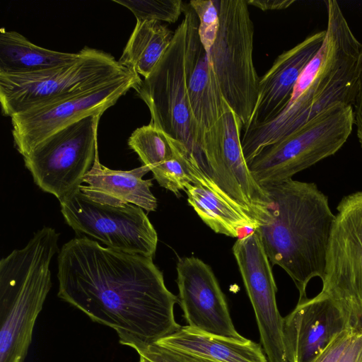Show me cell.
<instances>
[{
	"mask_svg": "<svg viewBox=\"0 0 362 362\" xmlns=\"http://www.w3.org/2000/svg\"><path fill=\"white\" fill-rule=\"evenodd\" d=\"M57 277L58 297L115 330L122 345L136 351L181 327L174 317L180 299L151 257L76 237L59 252Z\"/></svg>",
	"mask_w": 362,
	"mask_h": 362,
	"instance_id": "cell-1",
	"label": "cell"
},
{
	"mask_svg": "<svg viewBox=\"0 0 362 362\" xmlns=\"http://www.w3.org/2000/svg\"><path fill=\"white\" fill-rule=\"evenodd\" d=\"M327 24L324 41L299 76L291 98L273 120L244 132L249 163L263 148L285 138L336 103L353 105L357 93L362 44L335 0L325 1Z\"/></svg>",
	"mask_w": 362,
	"mask_h": 362,
	"instance_id": "cell-2",
	"label": "cell"
},
{
	"mask_svg": "<svg viewBox=\"0 0 362 362\" xmlns=\"http://www.w3.org/2000/svg\"><path fill=\"white\" fill-rule=\"evenodd\" d=\"M272 202L269 223L259 228L272 264L281 267L299 292L315 277L323 279L335 214L328 197L314 182L292 178L263 187Z\"/></svg>",
	"mask_w": 362,
	"mask_h": 362,
	"instance_id": "cell-3",
	"label": "cell"
},
{
	"mask_svg": "<svg viewBox=\"0 0 362 362\" xmlns=\"http://www.w3.org/2000/svg\"><path fill=\"white\" fill-rule=\"evenodd\" d=\"M59 233L43 227L0 261V362H24L35 321L51 286Z\"/></svg>",
	"mask_w": 362,
	"mask_h": 362,
	"instance_id": "cell-4",
	"label": "cell"
},
{
	"mask_svg": "<svg viewBox=\"0 0 362 362\" xmlns=\"http://www.w3.org/2000/svg\"><path fill=\"white\" fill-rule=\"evenodd\" d=\"M173 41L149 76L136 90L148 106L151 122L182 146L192 166L209 180L201 130L193 116L187 88V4Z\"/></svg>",
	"mask_w": 362,
	"mask_h": 362,
	"instance_id": "cell-5",
	"label": "cell"
},
{
	"mask_svg": "<svg viewBox=\"0 0 362 362\" xmlns=\"http://www.w3.org/2000/svg\"><path fill=\"white\" fill-rule=\"evenodd\" d=\"M220 25L207 54L221 94L240 119L245 131L258 97V76L253 63L254 25L245 0H216Z\"/></svg>",
	"mask_w": 362,
	"mask_h": 362,
	"instance_id": "cell-6",
	"label": "cell"
},
{
	"mask_svg": "<svg viewBox=\"0 0 362 362\" xmlns=\"http://www.w3.org/2000/svg\"><path fill=\"white\" fill-rule=\"evenodd\" d=\"M353 125V107L336 103L263 148L248 163L250 170L262 187L291 179L335 154L347 141Z\"/></svg>",
	"mask_w": 362,
	"mask_h": 362,
	"instance_id": "cell-7",
	"label": "cell"
},
{
	"mask_svg": "<svg viewBox=\"0 0 362 362\" xmlns=\"http://www.w3.org/2000/svg\"><path fill=\"white\" fill-rule=\"evenodd\" d=\"M75 62L30 74H0L2 114L12 117L30 109L103 84L124 73L110 54L84 47Z\"/></svg>",
	"mask_w": 362,
	"mask_h": 362,
	"instance_id": "cell-8",
	"label": "cell"
},
{
	"mask_svg": "<svg viewBox=\"0 0 362 362\" xmlns=\"http://www.w3.org/2000/svg\"><path fill=\"white\" fill-rule=\"evenodd\" d=\"M79 186L59 201L66 222L80 237L115 250L153 257L158 235L142 208L97 202Z\"/></svg>",
	"mask_w": 362,
	"mask_h": 362,
	"instance_id": "cell-9",
	"label": "cell"
},
{
	"mask_svg": "<svg viewBox=\"0 0 362 362\" xmlns=\"http://www.w3.org/2000/svg\"><path fill=\"white\" fill-rule=\"evenodd\" d=\"M321 292L344 311L354 328L362 327V190L337 206Z\"/></svg>",
	"mask_w": 362,
	"mask_h": 362,
	"instance_id": "cell-10",
	"label": "cell"
},
{
	"mask_svg": "<svg viewBox=\"0 0 362 362\" xmlns=\"http://www.w3.org/2000/svg\"><path fill=\"white\" fill-rule=\"evenodd\" d=\"M94 114L60 129L23 156L35 184L59 200L76 189L96 156L98 122Z\"/></svg>",
	"mask_w": 362,
	"mask_h": 362,
	"instance_id": "cell-11",
	"label": "cell"
},
{
	"mask_svg": "<svg viewBox=\"0 0 362 362\" xmlns=\"http://www.w3.org/2000/svg\"><path fill=\"white\" fill-rule=\"evenodd\" d=\"M142 80L139 74L126 73L94 88L12 116L14 144L23 156L60 129L94 114H103Z\"/></svg>",
	"mask_w": 362,
	"mask_h": 362,
	"instance_id": "cell-12",
	"label": "cell"
},
{
	"mask_svg": "<svg viewBox=\"0 0 362 362\" xmlns=\"http://www.w3.org/2000/svg\"><path fill=\"white\" fill-rule=\"evenodd\" d=\"M233 253L255 311L268 362H288L284 344V317L276 304L277 288L259 228L237 239Z\"/></svg>",
	"mask_w": 362,
	"mask_h": 362,
	"instance_id": "cell-13",
	"label": "cell"
},
{
	"mask_svg": "<svg viewBox=\"0 0 362 362\" xmlns=\"http://www.w3.org/2000/svg\"><path fill=\"white\" fill-rule=\"evenodd\" d=\"M189 28L187 40V88L193 116L201 130L203 151L209 170H215L220 143V119L228 104L224 100L207 54L199 37V20L187 4Z\"/></svg>",
	"mask_w": 362,
	"mask_h": 362,
	"instance_id": "cell-14",
	"label": "cell"
},
{
	"mask_svg": "<svg viewBox=\"0 0 362 362\" xmlns=\"http://www.w3.org/2000/svg\"><path fill=\"white\" fill-rule=\"evenodd\" d=\"M180 306L188 325L209 334L243 339L235 329L228 304L212 269L194 257L177 263Z\"/></svg>",
	"mask_w": 362,
	"mask_h": 362,
	"instance_id": "cell-15",
	"label": "cell"
},
{
	"mask_svg": "<svg viewBox=\"0 0 362 362\" xmlns=\"http://www.w3.org/2000/svg\"><path fill=\"white\" fill-rule=\"evenodd\" d=\"M354 328L341 308L327 294L298 300L284 317L288 362H312L340 333Z\"/></svg>",
	"mask_w": 362,
	"mask_h": 362,
	"instance_id": "cell-16",
	"label": "cell"
},
{
	"mask_svg": "<svg viewBox=\"0 0 362 362\" xmlns=\"http://www.w3.org/2000/svg\"><path fill=\"white\" fill-rule=\"evenodd\" d=\"M325 33L311 34L277 57L259 79L257 100L245 130L273 120L285 109L299 76L320 49Z\"/></svg>",
	"mask_w": 362,
	"mask_h": 362,
	"instance_id": "cell-17",
	"label": "cell"
},
{
	"mask_svg": "<svg viewBox=\"0 0 362 362\" xmlns=\"http://www.w3.org/2000/svg\"><path fill=\"white\" fill-rule=\"evenodd\" d=\"M149 171L146 165L131 170H111L102 165L95 157L93 166L83 178L88 185L79 186L93 201L110 205L131 204L147 211H156L157 199L150 188L151 180L142 177Z\"/></svg>",
	"mask_w": 362,
	"mask_h": 362,
	"instance_id": "cell-18",
	"label": "cell"
},
{
	"mask_svg": "<svg viewBox=\"0 0 362 362\" xmlns=\"http://www.w3.org/2000/svg\"><path fill=\"white\" fill-rule=\"evenodd\" d=\"M159 344L216 362H268L262 346L246 338L214 335L186 325Z\"/></svg>",
	"mask_w": 362,
	"mask_h": 362,
	"instance_id": "cell-19",
	"label": "cell"
},
{
	"mask_svg": "<svg viewBox=\"0 0 362 362\" xmlns=\"http://www.w3.org/2000/svg\"><path fill=\"white\" fill-rule=\"evenodd\" d=\"M185 190L188 203L216 233L238 239L260 227L241 207L206 185L188 184Z\"/></svg>",
	"mask_w": 362,
	"mask_h": 362,
	"instance_id": "cell-20",
	"label": "cell"
},
{
	"mask_svg": "<svg viewBox=\"0 0 362 362\" xmlns=\"http://www.w3.org/2000/svg\"><path fill=\"white\" fill-rule=\"evenodd\" d=\"M81 56L47 49L30 42L16 31L0 30V74H23L71 64Z\"/></svg>",
	"mask_w": 362,
	"mask_h": 362,
	"instance_id": "cell-21",
	"label": "cell"
},
{
	"mask_svg": "<svg viewBox=\"0 0 362 362\" xmlns=\"http://www.w3.org/2000/svg\"><path fill=\"white\" fill-rule=\"evenodd\" d=\"M174 32L157 21H136L119 64L144 78L151 73L170 45Z\"/></svg>",
	"mask_w": 362,
	"mask_h": 362,
	"instance_id": "cell-22",
	"label": "cell"
},
{
	"mask_svg": "<svg viewBox=\"0 0 362 362\" xmlns=\"http://www.w3.org/2000/svg\"><path fill=\"white\" fill-rule=\"evenodd\" d=\"M128 145L138 154L143 165L150 170L173 158L179 151L186 153L181 144L151 123L134 130L128 139Z\"/></svg>",
	"mask_w": 362,
	"mask_h": 362,
	"instance_id": "cell-23",
	"label": "cell"
},
{
	"mask_svg": "<svg viewBox=\"0 0 362 362\" xmlns=\"http://www.w3.org/2000/svg\"><path fill=\"white\" fill-rule=\"evenodd\" d=\"M153 177L158 183L176 196L185 190L188 184H197L204 176L191 164L187 154L181 151L164 163L152 168Z\"/></svg>",
	"mask_w": 362,
	"mask_h": 362,
	"instance_id": "cell-24",
	"label": "cell"
},
{
	"mask_svg": "<svg viewBox=\"0 0 362 362\" xmlns=\"http://www.w3.org/2000/svg\"><path fill=\"white\" fill-rule=\"evenodd\" d=\"M130 10L136 21H157L175 23L182 12L181 0H134L117 1Z\"/></svg>",
	"mask_w": 362,
	"mask_h": 362,
	"instance_id": "cell-25",
	"label": "cell"
},
{
	"mask_svg": "<svg viewBox=\"0 0 362 362\" xmlns=\"http://www.w3.org/2000/svg\"><path fill=\"white\" fill-rule=\"evenodd\" d=\"M189 5L198 17L199 37L208 54L215 42L220 25L216 0H192Z\"/></svg>",
	"mask_w": 362,
	"mask_h": 362,
	"instance_id": "cell-26",
	"label": "cell"
},
{
	"mask_svg": "<svg viewBox=\"0 0 362 362\" xmlns=\"http://www.w3.org/2000/svg\"><path fill=\"white\" fill-rule=\"evenodd\" d=\"M151 362H216L156 342L136 351Z\"/></svg>",
	"mask_w": 362,
	"mask_h": 362,
	"instance_id": "cell-27",
	"label": "cell"
},
{
	"mask_svg": "<svg viewBox=\"0 0 362 362\" xmlns=\"http://www.w3.org/2000/svg\"><path fill=\"white\" fill-rule=\"evenodd\" d=\"M355 329H349L337 335L312 362H338L349 345Z\"/></svg>",
	"mask_w": 362,
	"mask_h": 362,
	"instance_id": "cell-28",
	"label": "cell"
},
{
	"mask_svg": "<svg viewBox=\"0 0 362 362\" xmlns=\"http://www.w3.org/2000/svg\"><path fill=\"white\" fill-rule=\"evenodd\" d=\"M338 362H362V327L355 329L349 345Z\"/></svg>",
	"mask_w": 362,
	"mask_h": 362,
	"instance_id": "cell-29",
	"label": "cell"
},
{
	"mask_svg": "<svg viewBox=\"0 0 362 362\" xmlns=\"http://www.w3.org/2000/svg\"><path fill=\"white\" fill-rule=\"evenodd\" d=\"M352 107L354 112V124L356 126V135L362 148V56L357 93Z\"/></svg>",
	"mask_w": 362,
	"mask_h": 362,
	"instance_id": "cell-30",
	"label": "cell"
},
{
	"mask_svg": "<svg viewBox=\"0 0 362 362\" xmlns=\"http://www.w3.org/2000/svg\"><path fill=\"white\" fill-rule=\"evenodd\" d=\"M295 0H249L248 5L259 8L262 11L282 10L289 7Z\"/></svg>",
	"mask_w": 362,
	"mask_h": 362,
	"instance_id": "cell-31",
	"label": "cell"
},
{
	"mask_svg": "<svg viewBox=\"0 0 362 362\" xmlns=\"http://www.w3.org/2000/svg\"><path fill=\"white\" fill-rule=\"evenodd\" d=\"M139 362H151V361H149L148 359L146 358L144 356H139Z\"/></svg>",
	"mask_w": 362,
	"mask_h": 362,
	"instance_id": "cell-32",
	"label": "cell"
}]
</instances>
